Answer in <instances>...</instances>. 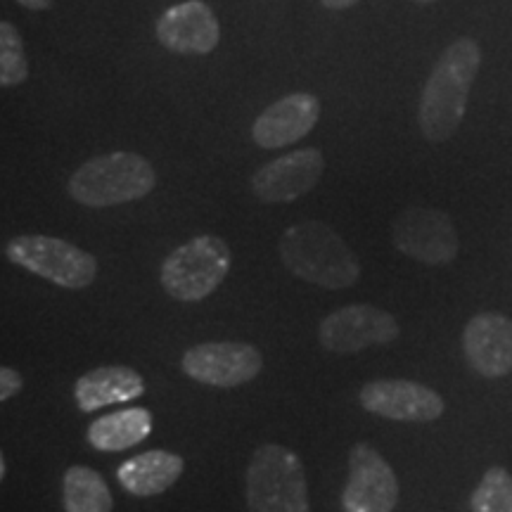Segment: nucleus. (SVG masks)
Wrapping results in <instances>:
<instances>
[{"label":"nucleus","instance_id":"12","mask_svg":"<svg viewBox=\"0 0 512 512\" xmlns=\"http://www.w3.org/2000/svg\"><path fill=\"white\" fill-rule=\"evenodd\" d=\"M358 401L368 413L394 422H434L446 411L439 392L413 380H373L363 384Z\"/></svg>","mask_w":512,"mask_h":512},{"label":"nucleus","instance_id":"22","mask_svg":"<svg viewBox=\"0 0 512 512\" xmlns=\"http://www.w3.org/2000/svg\"><path fill=\"white\" fill-rule=\"evenodd\" d=\"M22 387H24V380L15 368H10V366L0 368V401L5 403V401L15 399V396L22 392Z\"/></svg>","mask_w":512,"mask_h":512},{"label":"nucleus","instance_id":"21","mask_svg":"<svg viewBox=\"0 0 512 512\" xmlns=\"http://www.w3.org/2000/svg\"><path fill=\"white\" fill-rule=\"evenodd\" d=\"M472 512H512V475L505 467H489L470 496Z\"/></svg>","mask_w":512,"mask_h":512},{"label":"nucleus","instance_id":"9","mask_svg":"<svg viewBox=\"0 0 512 512\" xmlns=\"http://www.w3.org/2000/svg\"><path fill=\"white\" fill-rule=\"evenodd\" d=\"M399 503V479L382 453L358 441L349 451V479L342 491L344 512H394Z\"/></svg>","mask_w":512,"mask_h":512},{"label":"nucleus","instance_id":"26","mask_svg":"<svg viewBox=\"0 0 512 512\" xmlns=\"http://www.w3.org/2000/svg\"><path fill=\"white\" fill-rule=\"evenodd\" d=\"M413 3H418V5H430V3H437V0H413Z\"/></svg>","mask_w":512,"mask_h":512},{"label":"nucleus","instance_id":"15","mask_svg":"<svg viewBox=\"0 0 512 512\" xmlns=\"http://www.w3.org/2000/svg\"><path fill=\"white\" fill-rule=\"evenodd\" d=\"M320 117V102L313 93H290L275 100L252 126L254 143L264 150L294 145L313 131Z\"/></svg>","mask_w":512,"mask_h":512},{"label":"nucleus","instance_id":"13","mask_svg":"<svg viewBox=\"0 0 512 512\" xmlns=\"http://www.w3.org/2000/svg\"><path fill=\"white\" fill-rule=\"evenodd\" d=\"M157 41L176 55H209L221 41V24L204 0H183L157 19Z\"/></svg>","mask_w":512,"mask_h":512},{"label":"nucleus","instance_id":"10","mask_svg":"<svg viewBox=\"0 0 512 512\" xmlns=\"http://www.w3.org/2000/svg\"><path fill=\"white\" fill-rule=\"evenodd\" d=\"M264 368V358L247 342H207L188 349L181 358V370L192 380L209 387H242Z\"/></svg>","mask_w":512,"mask_h":512},{"label":"nucleus","instance_id":"5","mask_svg":"<svg viewBox=\"0 0 512 512\" xmlns=\"http://www.w3.org/2000/svg\"><path fill=\"white\" fill-rule=\"evenodd\" d=\"M233 266V254L219 235H197L164 259L159 280L178 302H202L219 290Z\"/></svg>","mask_w":512,"mask_h":512},{"label":"nucleus","instance_id":"7","mask_svg":"<svg viewBox=\"0 0 512 512\" xmlns=\"http://www.w3.org/2000/svg\"><path fill=\"white\" fill-rule=\"evenodd\" d=\"M399 337L392 313L373 304H351L332 311L318 328V342L332 354H358L368 347H384Z\"/></svg>","mask_w":512,"mask_h":512},{"label":"nucleus","instance_id":"24","mask_svg":"<svg viewBox=\"0 0 512 512\" xmlns=\"http://www.w3.org/2000/svg\"><path fill=\"white\" fill-rule=\"evenodd\" d=\"M320 3H323L328 10H347V8H354L358 0H320Z\"/></svg>","mask_w":512,"mask_h":512},{"label":"nucleus","instance_id":"18","mask_svg":"<svg viewBox=\"0 0 512 512\" xmlns=\"http://www.w3.org/2000/svg\"><path fill=\"white\" fill-rule=\"evenodd\" d=\"M152 434V413L147 408L133 406L121 408L117 413L102 415L88 427L86 439L88 444L98 451L117 453L126 448L138 446Z\"/></svg>","mask_w":512,"mask_h":512},{"label":"nucleus","instance_id":"23","mask_svg":"<svg viewBox=\"0 0 512 512\" xmlns=\"http://www.w3.org/2000/svg\"><path fill=\"white\" fill-rule=\"evenodd\" d=\"M17 5H22V8H27L31 12H46L55 5V0H15Z\"/></svg>","mask_w":512,"mask_h":512},{"label":"nucleus","instance_id":"16","mask_svg":"<svg viewBox=\"0 0 512 512\" xmlns=\"http://www.w3.org/2000/svg\"><path fill=\"white\" fill-rule=\"evenodd\" d=\"M143 394V375L128 366H100L88 370L74 384V401L83 413H95L114 403L136 401Z\"/></svg>","mask_w":512,"mask_h":512},{"label":"nucleus","instance_id":"8","mask_svg":"<svg viewBox=\"0 0 512 512\" xmlns=\"http://www.w3.org/2000/svg\"><path fill=\"white\" fill-rule=\"evenodd\" d=\"M392 242L401 254L427 266H446L458 256L460 242L446 211L411 207L396 216Z\"/></svg>","mask_w":512,"mask_h":512},{"label":"nucleus","instance_id":"4","mask_svg":"<svg viewBox=\"0 0 512 512\" xmlns=\"http://www.w3.org/2000/svg\"><path fill=\"white\" fill-rule=\"evenodd\" d=\"M249 512H311L302 458L280 444H264L247 467Z\"/></svg>","mask_w":512,"mask_h":512},{"label":"nucleus","instance_id":"6","mask_svg":"<svg viewBox=\"0 0 512 512\" xmlns=\"http://www.w3.org/2000/svg\"><path fill=\"white\" fill-rule=\"evenodd\" d=\"M5 256L62 290H86L98 278V261L91 252L53 235H17L5 242Z\"/></svg>","mask_w":512,"mask_h":512},{"label":"nucleus","instance_id":"2","mask_svg":"<svg viewBox=\"0 0 512 512\" xmlns=\"http://www.w3.org/2000/svg\"><path fill=\"white\" fill-rule=\"evenodd\" d=\"M278 249L287 271L323 290H349L361 278L356 254L323 221L294 223L283 233Z\"/></svg>","mask_w":512,"mask_h":512},{"label":"nucleus","instance_id":"3","mask_svg":"<svg viewBox=\"0 0 512 512\" xmlns=\"http://www.w3.org/2000/svg\"><path fill=\"white\" fill-rule=\"evenodd\" d=\"M157 185L155 166L136 152H110L88 159L74 171L67 192L74 202L91 209L143 200Z\"/></svg>","mask_w":512,"mask_h":512},{"label":"nucleus","instance_id":"11","mask_svg":"<svg viewBox=\"0 0 512 512\" xmlns=\"http://www.w3.org/2000/svg\"><path fill=\"white\" fill-rule=\"evenodd\" d=\"M325 171V157L318 147L294 150L275 157L256 169L252 190L256 200L266 204H285L309 195Z\"/></svg>","mask_w":512,"mask_h":512},{"label":"nucleus","instance_id":"25","mask_svg":"<svg viewBox=\"0 0 512 512\" xmlns=\"http://www.w3.org/2000/svg\"><path fill=\"white\" fill-rule=\"evenodd\" d=\"M5 470H8V463H5V458H0V477H5Z\"/></svg>","mask_w":512,"mask_h":512},{"label":"nucleus","instance_id":"14","mask_svg":"<svg viewBox=\"0 0 512 512\" xmlns=\"http://www.w3.org/2000/svg\"><path fill=\"white\" fill-rule=\"evenodd\" d=\"M463 351L482 377L494 380L512 373V318L498 311L477 313L463 330Z\"/></svg>","mask_w":512,"mask_h":512},{"label":"nucleus","instance_id":"17","mask_svg":"<svg viewBox=\"0 0 512 512\" xmlns=\"http://www.w3.org/2000/svg\"><path fill=\"white\" fill-rule=\"evenodd\" d=\"M185 463L181 456L169 451H145L124 460L117 470L121 489L136 498H152L164 494L181 479Z\"/></svg>","mask_w":512,"mask_h":512},{"label":"nucleus","instance_id":"19","mask_svg":"<svg viewBox=\"0 0 512 512\" xmlns=\"http://www.w3.org/2000/svg\"><path fill=\"white\" fill-rule=\"evenodd\" d=\"M64 510L67 512H112L114 498L100 472L86 465H72L62 477Z\"/></svg>","mask_w":512,"mask_h":512},{"label":"nucleus","instance_id":"1","mask_svg":"<svg viewBox=\"0 0 512 512\" xmlns=\"http://www.w3.org/2000/svg\"><path fill=\"white\" fill-rule=\"evenodd\" d=\"M479 67L482 48L475 38H458L441 53L427 76L418 107L420 131L430 143H444L463 124Z\"/></svg>","mask_w":512,"mask_h":512},{"label":"nucleus","instance_id":"20","mask_svg":"<svg viewBox=\"0 0 512 512\" xmlns=\"http://www.w3.org/2000/svg\"><path fill=\"white\" fill-rule=\"evenodd\" d=\"M29 79V60L24 38L15 24L0 22V86L15 88Z\"/></svg>","mask_w":512,"mask_h":512}]
</instances>
